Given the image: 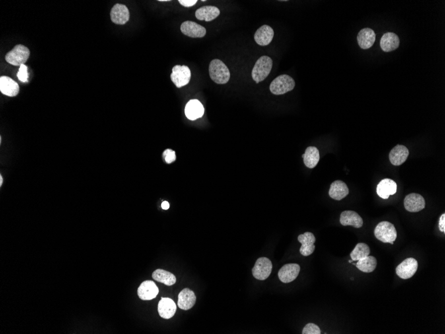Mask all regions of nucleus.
<instances>
[{"mask_svg": "<svg viewBox=\"0 0 445 334\" xmlns=\"http://www.w3.org/2000/svg\"><path fill=\"white\" fill-rule=\"evenodd\" d=\"M209 72L210 78L216 84H226L230 81V70L219 59H213L210 62Z\"/></svg>", "mask_w": 445, "mask_h": 334, "instance_id": "nucleus-1", "label": "nucleus"}, {"mask_svg": "<svg viewBox=\"0 0 445 334\" xmlns=\"http://www.w3.org/2000/svg\"><path fill=\"white\" fill-rule=\"evenodd\" d=\"M273 60L269 56L261 57L255 63L252 70V78L256 83L263 82L271 73Z\"/></svg>", "mask_w": 445, "mask_h": 334, "instance_id": "nucleus-2", "label": "nucleus"}, {"mask_svg": "<svg viewBox=\"0 0 445 334\" xmlns=\"http://www.w3.org/2000/svg\"><path fill=\"white\" fill-rule=\"evenodd\" d=\"M375 236L381 242L394 244L397 232L394 225L389 222H381L375 229Z\"/></svg>", "mask_w": 445, "mask_h": 334, "instance_id": "nucleus-3", "label": "nucleus"}, {"mask_svg": "<svg viewBox=\"0 0 445 334\" xmlns=\"http://www.w3.org/2000/svg\"><path fill=\"white\" fill-rule=\"evenodd\" d=\"M295 82L288 75H281L276 78L270 85V91L275 95L285 94L294 89Z\"/></svg>", "mask_w": 445, "mask_h": 334, "instance_id": "nucleus-4", "label": "nucleus"}, {"mask_svg": "<svg viewBox=\"0 0 445 334\" xmlns=\"http://www.w3.org/2000/svg\"><path fill=\"white\" fill-rule=\"evenodd\" d=\"M30 52L28 47L19 44L6 55V61L15 66H21L28 61Z\"/></svg>", "mask_w": 445, "mask_h": 334, "instance_id": "nucleus-5", "label": "nucleus"}, {"mask_svg": "<svg viewBox=\"0 0 445 334\" xmlns=\"http://www.w3.org/2000/svg\"><path fill=\"white\" fill-rule=\"evenodd\" d=\"M191 77V70L186 65H177L173 68L171 79L177 88H180L187 85Z\"/></svg>", "mask_w": 445, "mask_h": 334, "instance_id": "nucleus-6", "label": "nucleus"}, {"mask_svg": "<svg viewBox=\"0 0 445 334\" xmlns=\"http://www.w3.org/2000/svg\"><path fill=\"white\" fill-rule=\"evenodd\" d=\"M271 261L267 257H260L257 259L252 270L253 277L259 280L267 279L271 273Z\"/></svg>", "mask_w": 445, "mask_h": 334, "instance_id": "nucleus-7", "label": "nucleus"}, {"mask_svg": "<svg viewBox=\"0 0 445 334\" xmlns=\"http://www.w3.org/2000/svg\"><path fill=\"white\" fill-rule=\"evenodd\" d=\"M418 269V262L415 258L409 257L406 259L396 268L397 275L403 280L413 277Z\"/></svg>", "mask_w": 445, "mask_h": 334, "instance_id": "nucleus-8", "label": "nucleus"}, {"mask_svg": "<svg viewBox=\"0 0 445 334\" xmlns=\"http://www.w3.org/2000/svg\"><path fill=\"white\" fill-rule=\"evenodd\" d=\"M404 206L409 212H419L425 208V201L421 195L410 193L404 199Z\"/></svg>", "mask_w": 445, "mask_h": 334, "instance_id": "nucleus-9", "label": "nucleus"}, {"mask_svg": "<svg viewBox=\"0 0 445 334\" xmlns=\"http://www.w3.org/2000/svg\"><path fill=\"white\" fill-rule=\"evenodd\" d=\"M110 16L111 21L114 24L124 25L129 20L128 8L123 4H115L111 10Z\"/></svg>", "mask_w": 445, "mask_h": 334, "instance_id": "nucleus-10", "label": "nucleus"}, {"mask_svg": "<svg viewBox=\"0 0 445 334\" xmlns=\"http://www.w3.org/2000/svg\"><path fill=\"white\" fill-rule=\"evenodd\" d=\"M159 294V288L153 281L147 280L139 286L137 290L139 298L142 300H152Z\"/></svg>", "mask_w": 445, "mask_h": 334, "instance_id": "nucleus-11", "label": "nucleus"}, {"mask_svg": "<svg viewBox=\"0 0 445 334\" xmlns=\"http://www.w3.org/2000/svg\"><path fill=\"white\" fill-rule=\"evenodd\" d=\"M300 272V265L296 263H289L283 265L280 269L278 276L279 280L283 283H290L298 278Z\"/></svg>", "mask_w": 445, "mask_h": 334, "instance_id": "nucleus-12", "label": "nucleus"}, {"mask_svg": "<svg viewBox=\"0 0 445 334\" xmlns=\"http://www.w3.org/2000/svg\"><path fill=\"white\" fill-rule=\"evenodd\" d=\"M181 31L190 38H203L206 34V29L203 26L191 21L183 22L181 26Z\"/></svg>", "mask_w": 445, "mask_h": 334, "instance_id": "nucleus-13", "label": "nucleus"}, {"mask_svg": "<svg viewBox=\"0 0 445 334\" xmlns=\"http://www.w3.org/2000/svg\"><path fill=\"white\" fill-rule=\"evenodd\" d=\"M298 241L302 244L300 248L301 254L304 256H309L314 252L315 249L314 244L316 239L312 233L308 232L300 235L298 236Z\"/></svg>", "mask_w": 445, "mask_h": 334, "instance_id": "nucleus-14", "label": "nucleus"}, {"mask_svg": "<svg viewBox=\"0 0 445 334\" xmlns=\"http://www.w3.org/2000/svg\"><path fill=\"white\" fill-rule=\"evenodd\" d=\"M397 191V184L393 179L386 178L381 180L377 186V193L382 199H387Z\"/></svg>", "mask_w": 445, "mask_h": 334, "instance_id": "nucleus-15", "label": "nucleus"}, {"mask_svg": "<svg viewBox=\"0 0 445 334\" xmlns=\"http://www.w3.org/2000/svg\"><path fill=\"white\" fill-rule=\"evenodd\" d=\"M196 296L192 290L185 288L179 294L178 305L179 308L183 310H188L192 308L196 302Z\"/></svg>", "mask_w": 445, "mask_h": 334, "instance_id": "nucleus-16", "label": "nucleus"}, {"mask_svg": "<svg viewBox=\"0 0 445 334\" xmlns=\"http://www.w3.org/2000/svg\"><path fill=\"white\" fill-rule=\"evenodd\" d=\"M177 306L174 301L168 298H162L158 304V312L164 319H170L176 312Z\"/></svg>", "mask_w": 445, "mask_h": 334, "instance_id": "nucleus-17", "label": "nucleus"}, {"mask_svg": "<svg viewBox=\"0 0 445 334\" xmlns=\"http://www.w3.org/2000/svg\"><path fill=\"white\" fill-rule=\"evenodd\" d=\"M274 37V31L267 25H263L259 28L254 35L255 42L261 46L271 44Z\"/></svg>", "mask_w": 445, "mask_h": 334, "instance_id": "nucleus-18", "label": "nucleus"}, {"mask_svg": "<svg viewBox=\"0 0 445 334\" xmlns=\"http://www.w3.org/2000/svg\"><path fill=\"white\" fill-rule=\"evenodd\" d=\"M409 151L407 147L402 145H397L393 148L389 154V160L393 166H401L406 162Z\"/></svg>", "mask_w": 445, "mask_h": 334, "instance_id": "nucleus-19", "label": "nucleus"}, {"mask_svg": "<svg viewBox=\"0 0 445 334\" xmlns=\"http://www.w3.org/2000/svg\"><path fill=\"white\" fill-rule=\"evenodd\" d=\"M204 111L203 105L197 100H191L185 106V115L190 120H195L203 117Z\"/></svg>", "mask_w": 445, "mask_h": 334, "instance_id": "nucleus-20", "label": "nucleus"}, {"mask_svg": "<svg viewBox=\"0 0 445 334\" xmlns=\"http://www.w3.org/2000/svg\"><path fill=\"white\" fill-rule=\"evenodd\" d=\"M376 34L372 29L364 28L358 32L357 42L360 48L369 49L376 42Z\"/></svg>", "mask_w": 445, "mask_h": 334, "instance_id": "nucleus-21", "label": "nucleus"}, {"mask_svg": "<svg viewBox=\"0 0 445 334\" xmlns=\"http://www.w3.org/2000/svg\"><path fill=\"white\" fill-rule=\"evenodd\" d=\"M0 91L2 94L10 97L17 96L19 93L20 87L17 82L8 76H2L0 78Z\"/></svg>", "mask_w": 445, "mask_h": 334, "instance_id": "nucleus-22", "label": "nucleus"}, {"mask_svg": "<svg viewBox=\"0 0 445 334\" xmlns=\"http://www.w3.org/2000/svg\"><path fill=\"white\" fill-rule=\"evenodd\" d=\"M349 193V189L347 184L343 181L337 180L331 183L329 189V196L335 201H341L347 197Z\"/></svg>", "mask_w": 445, "mask_h": 334, "instance_id": "nucleus-23", "label": "nucleus"}, {"mask_svg": "<svg viewBox=\"0 0 445 334\" xmlns=\"http://www.w3.org/2000/svg\"><path fill=\"white\" fill-rule=\"evenodd\" d=\"M400 40L398 36L392 32L386 33L381 38L380 45L385 52H390L398 48Z\"/></svg>", "mask_w": 445, "mask_h": 334, "instance_id": "nucleus-24", "label": "nucleus"}, {"mask_svg": "<svg viewBox=\"0 0 445 334\" xmlns=\"http://www.w3.org/2000/svg\"><path fill=\"white\" fill-rule=\"evenodd\" d=\"M340 223L344 226H351L355 228H360L363 225L362 218L354 211L342 212Z\"/></svg>", "mask_w": 445, "mask_h": 334, "instance_id": "nucleus-25", "label": "nucleus"}, {"mask_svg": "<svg viewBox=\"0 0 445 334\" xmlns=\"http://www.w3.org/2000/svg\"><path fill=\"white\" fill-rule=\"evenodd\" d=\"M220 10L215 6H204L195 12V16L199 20L211 22L219 16Z\"/></svg>", "mask_w": 445, "mask_h": 334, "instance_id": "nucleus-26", "label": "nucleus"}, {"mask_svg": "<svg viewBox=\"0 0 445 334\" xmlns=\"http://www.w3.org/2000/svg\"><path fill=\"white\" fill-rule=\"evenodd\" d=\"M305 165L309 168H314L320 160L319 150L314 146L307 148L306 152L302 156Z\"/></svg>", "mask_w": 445, "mask_h": 334, "instance_id": "nucleus-27", "label": "nucleus"}, {"mask_svg": "<svg viewBox=\"0 0 445 334\" xmlns=\"http://www.w3.org/2000/svg\"><path fill=\"white\" fill-rule=\"evenodd\" d=\"M152 278L156 281L168 286L174 285L176 283V278L174 274L164 270H156L152 274Z\"/></svg>", "mask_w": 445, "mask_h": 334, "instance_id": "nucleus-28", "label": "nucleus"}, {"mask_svg": "<svg viewBox=\"0 0 445 334\" xmlns=\"http://www.w3.org/2000/svg\"><path fill=\"white\" fill-rule=\"evenodd\" d=\"M377 265H378V261L376 257L369 255L360 259L356 263V268L364 273H370L374 272L376 269Z\"/></svg>", "mask_w": 445, "mask_h": 334, "instance_id": "nucleus-29", "label": "nucleus"}, {"mask_svg": "<svg viewBox=\"0 0 445 334\" xmlns=\"http://www.w3.org/2000/svg\"><path fill=\"white\" fill-rule=\"evenodd\" d=\"M370 250L368 245L364 243H358L351 253V258L353 261H358L369 255Z\"/></svg>", "mask_w": 445, "mask_h": 334, "instance_id": "nucleus-30", "label": "nucleus"}, {"mask_svg": "<svg viewBox=\"0 0 445 334\" xmlns=\"http://www.w3.org/2000/svg\"><path fill=\"white\" fill-rule=\"evenodd\" d=\"M303 334H320L321 329L319 326L313 323H308L302 331Z\"/></svg>", "mask_w": 445, "mask_h": 334, "instance_id": "nucleus-31", "label": "nucleus"}, {"mask_svg": "<svg viewBox=\"0 0 445 334\" xmlns=\"http://www.w3.org/2000/svg\"><path fill=\"white\" fill-rule=\"evenodd\" d=\"M163 157L167 164H171L176 160V152L170 149L165 150L163 153Z\"/></svg>", "mask_w": 445, "mask_h": 334, "instance_id": "nucleus-32", "label": "nucleus"}, {"mask_svg": "<svg viewBox=\"0 0 445 334\" xmlns=\"http://www.w3.org/2000/svg\"><path fill=\"white\" fill-rule=\"evenodd\" d=\"M27 69H28V68H27L26 65H22L18 73V79L22 82L23 83L28 82V74Z\"/></svg>", "mask_w": 445, "mask_h": 334, "instance_id": "nucleus-33", "label": "nucleus"}, {"mask_svg": "<svg viewBox=\"0 0 445 334\" xmlns=\"http://www.w3.org/2000/svg\"><path fill=\"white\" fill-rule=\"evenodd\" d=\"M179 3L184 7L189 8L197 4V0H179Z\"/></svg>", "mask_w": 445, "mask_h": 334, "instance_id": "nucleus-34", "label": "nucleus"}, {"mask_svg": "<svg viewBox=\"0 0 445 334\" xmlns=\"http://www.w3.org/2000/svg\"><path fill=\"white\" fill-rule=\"evenodd\" d=\"M438 228L440 232L445 233V214H442L438 222Z\"/></svg>", "mask_w": 445, "mask_h": 334, "instance_id": "nucleus-35", "label": "nucleus"}, {"mask_svg": "<svg viewBox=\"0 0 445 334\" xmlns=\"http://www.w3.org/2000/svg\"><path fill=\"white\" fill-rule=\"evenodd\" d=\"M170 204H169L168 202L164 201V202H163V203L162 204V209L166 210H168L169 208H170Z\"/></svg>", "mask_w": 445, "mask_h": 334, "instance_id": "nucleus-36", "label": "nucleus"}, {"mask_svg": "<svg viewBox=\"0 0 445 334\" xmlns=\"http://www.w3.org/2000/svg\"><path fill=\"white\" fill-rule=\"evenodd\" d=\"M2 184H3V178L0 176V186H2Z\"/></svg>", "mask_w": 445, "mask_h": 334, "instance_id": "nucleus-37", "label": "nucleus"}, {"mask_svg": "<svg viewBox=\"0 0 445 334\" xmlns=\"http://www.w3.org/2000/svg\"><path fill=\"white\" fill-rule=\"evenodd\" d=\"M353 261L352 260V259H351V260H349V263H352V262H353Z\"/></svg>", "mask_w": 445, "mask_h": 334, "instance_id": "nucleus-38", "label": "nucleus"}]
</instances>
